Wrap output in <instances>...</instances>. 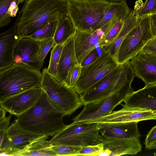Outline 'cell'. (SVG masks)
<instances>
[{
	"label": "cell",
	"mask_w": 156,
	"mask_h": 156,
	"mask_svg": "<svg viewBox=\"0 0 156 156\" xmlns=\"http://www.w3.org/2000/svg\"><path fill=\"white\" fill-rule=\"evenodd\" d=\"M68 0H26L16 21L20 38L68 14Z\"/></svg>",
	"instance_id": "6da1fadb"
},
{
	"label": "cell",
	"mask_w": 156,
	"mask_h": 156,
	"mask_svg": "<svg viewBox=\"0 0 156 156\" xmlns=\"http://www.w3.org/2000/svg\"><path fill=\"white\" fill-rule=\"evenodd\" d=\"M64 116L51 104L43 90L34 105L16 116L15 121L27 131L38 134L53 136L67 126L63 121Z\"/></svg>",
	"instance_id": "7a4b0ae2"
},
{
	"label": "cell",
	"mask_w": 156,
	"mask_h": 156,
	"mask_svg": "<svg viewBox=\"0 0 156 156\" xmlns=\"http://www.w3.org/2000/svg\"><path fill=\"white\" fill-rule=\"evenodd\" d=\"M40 71L23 63L0 70V101L28 90L41 87Z\"/></svg>",
	"instance_id": "3957f363"
},
{
	"label": "cell",
	"mask_w": 156,
	"mask_h": 156,
	"mask_svg": "<svg viewBox=\"0 0 156 156\" xmlns=\"http://www.w3.org/2000/svg\"><path fill=\"white\" fill-rule=\"evenodd\" d=\"M41 87L51 104L64 116H70L83 105L79 95L49 73L47 68L42 71Z\"/></svg>",
	"instance_id": "277c9868"
},
{
	"label": "cell",
	"mask_w": 156,
	"mask_h": 156,
	"mask_svg": "<svg viewBox=\"0 0 156 156\" xmlns=\"http://www.w3.org/2000/svg\"><path fill=\"white\" fill-rule=\"evenodd\" d=\"M135 76L129 61L114 70L80 96L83 105L104 98L128 83Z\"/></svg>",
	"instance_id": "5b68a950"
},
{
	"label": "cell",
	"mask_w": 156,
	"mask_h": 156,
	"mask_svg": "<svg viewBox=\"0 0 156 156\" xmlns=\"http://www.w3.org/2000/svg\"><path fill=\"white\" fill-rule=\"evenodd\" d=\"M109 3L106 0H68V15L77 30L93 32L96 30Z\"/></svg>",
	"instance_id": "8992f818"
},
{
	"label": "cell",
	"mask_w": 156,
	"mask_h": 156,
	"mask_svg": "<svg viewBox=\"0 0 156 156\" xmlns=\"http://www.w3.org/2000/svg\"><path fill=\"white\" fill-rule=\"evenodd\" d=\"M99 123L74 122L57 133L48 141L49 146H85L101 143Z\"/></svg>",
	"instance_id": "52a82bcc"
},
{
	"label": "cell",
	"mask_w": 156,
	"mask_h": 156,
	"mask_svg": "<svg viewBox=\"0 0 156 156\" xmlns=\"http://www.w3.org/2000/svg\"><path fill=\"white\" fill-rule=\"evenodd\" d=\"M153 36L149 15L137 18L134 27L129 32L119 49L116 59L119 64L129 61L141 51Z\"/></svg>",
	"instance_id": "ba28073f"
},
{
	"label": "cell",
	"mask_w": 156,
	"mask_h": 156,
	"mask_svg": "<svg viewBox=\"0 0 156 156\" xmlns=\"http://www.w3.org/2000/svg\"><path fill=\"white\" fill-rule=\"evenodd\" d=\"M131 83H128L108 96L85 105L81 112L72 120L86 122L110 114L133 91Z\"/></svg>",
	"instance_id": "9c48e42d"
},
{
	"label": "cell",
	"mask_w": 156,
	"mask_h": 156,
	"mask_svg": "<svg viewBox=\"0 0 156 156\" xmlns=\"http://www.w3.org/2000/svg\"><path fill=\"white\" fill-rule=\"evenodd\" d=\"M101 49L100 55L95 60L81 67L80 75L73 87L80 96L120 64L108 51Z\"/></svg>",
	"instance_id": "30bf717a"
},
{
	"label": "cell",
	"mask_w": 156,
	"mask_h": 156,
	"mask_svg": "<svg viewBox=\"0 0 156 156\" xmlns=\"http://www.w3.org/2000/svg\"><path fill=\"white\" fill-rule=\"evenodd\" d=\"M43 135L24 129L15 120L9 126L0 144V155L11 156L13 153Z\"/></svg>",
	"instance_id": "8fae6325"
},
{
	"label": "cell",
	"mask_w": 156,
	"mask_h": 156,
	"mask_svg": "<svg viewBox=\"0 0 156 156\" xmlns=\"http://www.w3.org/2000/svg\"><path fill=\"white\" fill-rule=\"evenodd\" d=\"M118 21L117 19L113 20L93 32H83L76 29L74 45L76 55L79 64H80L85 57L96 48V44L98 45L100 39Z\"/></svg>",
	"instance_id": "7c38bea8"
},
{
	"label": "cell",
	"mask_w": 156,
	"mask_h": 156,
	"mask_svg": "<svg viewBox=\"0 0 156 156\" xmlns=\"http://www.w3.org/2000/svg\"><path fill=\"white\" fill-rule=\"evenodd\" d=\"M42 91L41 87L28 90L0 101V106L10 114L17 116L34 105L38 99Z\"/></svg>",
	"instance_id": "4fadbf2b"
},
{
	"label": "cell",
	"mask_w": 156,
	"mask_h": 156,
	"mask_svg": "<svg viewBox=\"0 0 156 156\" xmlns=\"http://www.w3.org/2000/svg\"><path fill=\"white\" fill-rule=\"evenodd\" d=\"M40 41L27 37L21 38L14 51V64H24L40 71L44 62H41L37 57Z\"/></svg>",
	"instance_id": "5bb4252c"
},
{
	"label": "cell",
	"mask_w": 156,
	"mask_h": 156,
	"mask_svg": "<svg viewBox=\"0 0 156 156\" xmlns=\"http://www.w3.org/2000/svg\"><path fill=\"white\" fill-rule=\"evenodd\" d=\"M100 142L103 149L99 156L134 155L140 151L142 145L139 139L106 138L101 135Z\"/></svg>",
	"instance_id": "9a60e30c"
},
{
	"label": "cell",
	"mask_w": 156,
	"mask_h": 156,
	"mask_svg": "<svg viewBox=\"0 0 156 156\" xmlns=\"http://www.w3.org/2000/svg\"><path fill=\"white\" fill-rule=\"evenodd\" d=\"M122 107L107 115L86 122L87 123H113L156 119V111L132 109Z\"/></svg>",
	"instance_id": "2e32d148"
},
{
	"label": "cell",
	"mask_w": 156,
	"mask_h": 156,
	"mask_svg": "<svg viewBox=\"0 0 156 156\" xmlns=\"http://www.w3.org/2000/svg\"><path fill=\"white\" fill-rule=\"evenodd\" d=\"M124 102V104L121 105L126 108L156 111V84L133 91Z\"/></svg>",
	"instance_id": "e0dca14e"
},
{
	"label": "cell",
	"mask_w": 156,
	"mask_h": 156,
	"mask_svg": "<svg viewBox=\"0 0 156 156\" xmlns=\"http://www.w3.org/2000/svg\"><path fill=\"white\" fill-rule=\"evenodd\" d=\"M129 62L135 76L141 79L145 86L156 84V58L141 51Z\"/></svg>",
	"instance_id": "ac0fdd59"
},
{
	"label": "cell",
	"mask_w": 156,
	"mask_h": 156,
	"mask_svg": "<svg viewBox=\"0 0 156 156\" xmlns=\"http://www.w3.org/2000/svg\"><path fill=\"white\" fill-rule=\"evenodd\" d=\"M137 122L100 123L99 133L105 138L140 139Z\"/></svg>",
	"instance_id": "d6986e66"
},
{
	"label": "cell",
	"mask_w": 156,
	"mask_h": 156,
	"mask_svg": "<svg viewBox=\"0 0 156 156\" xmlns=\"http://www.w3.org/2000/svg\"><path fill=\"white\" fill-rule=\"evenodd\" d=\"M20 38L17 32L16 24L0 34V70L14 64L15 48Z\"/></svg>",
	"instance_id": "ffe728a7"
},
{
	"label": "cell",
	"mask_w": 156,
	"mask_h": 156,
	"mask_svg": "<svg viewBox=\"0 0 156 156\" xmlns=\"http://www.w3.org/2000/svg\"><path fill=\"white\" fill-rule=\"evenodd\" d=\"M75 34L64 44L58 68L57 79L64 84L70 68L78 64L74 48Z\"/></svg>",
	"instance_id": "44dd1931"
},
{
	"label": "cell",
	"mask_w": 156,
	"mask_h": 156,
	"mask_svg": "<svg viewBox=\"0 0 156 156\" xmlns=\"http://www.w3.org/2000/svg\"><path fill=\"white\" fill-rule=\"evenodd\" d=\"M48 136L44 135L34 140L22 148L13 153L11 156H57L51 149L47 139Z\"/></svg>",
	"instance_id": "7402d4cb"
},
{
	"label": "cell",
	"mask_w": 156,
	"mask_h": 156,
	"mask_svg": "<svg viewBox=\"0 0 156 156\" xmlns=\"http://www.w3.org/2000/svg\"><path fill=\"white\" fill-rule=\"evenodd\" d=\"M130 12L126 1L110 3L105 9L102 20L97 27L96 30L113 20H124Z\"/></svg>",
	"instance_id": "603a6c76"
},
{
	"label": "cell",
	"mask_w": 156,
	"mask_h": 156,
	"mask_svg": "<svg viewBox=\"0 0 156 156\" xmlns=\"http://www.w3.org/2000/svg\"><path fill=\"white\" fill-rule=\"evenodd\" d=\"M137 20L136 15L131 11L125 19L122 27L115 40L111 44L102 48L108 51L111 55L116 59L119 48L129 32L135 26Z\"/></svg>",
	"instance_id": "cb8c5ba5"
},
{
	"label": "cell",
	"mask_w": 156,
	"mask_h": 156,
	"mask_svg": "<svg viewBox=\"0 0 156 156\" xmlns=\"http://www.w3.org/2000/svg\"><path fill=\"white\" fill-rule=\"evenodd\" d=\"M76 30L68 14L58 20L53 37L54 47L58 44H64L75 34Z\"/></svg>",
	"instance_id": "d4e9b609"
},
{
	"label": "cell",
	"mask_w": 156,
	"mask_h": 156,
	"mask_svg": "<svg viewBox=\"0 0 156 156\" xmlns=\"http://www.w3.org/2000/svg\"><path fill=\"white\" fill-rule=\"evenodd\" d=\"M24 0H0V27L7 25L11 21V17L16 15L18 5Z\"/></svg>",
	"instance_id": "484cf974"
},
{
	"label": "cell",
	"mask_w": 156,
	"mask_h": 156,
	"mask_svg": "<svg viewBox=\"0 0 156 156\" xmlns=\"http://www.w3.org/2000/svg\"><path fill=\"white\" fill-rule=\"evenodd\" d=\"M58 20L50 22L27 37L36 41L53 38Z\"/></svg>",
	"instance_id": "4316f807"
},
{
	"label": "cell",
	"mask_w": 156,
	"mask_h": 156,
	"mask_svg": "<svg viewBox=\"0 0 156 156\" xmlns=\"http://www.w3.org/2000/svg\"><path fill=\"white\" fill-rule=\"evenodd\" d=\"M124 20H120L116 22L100 39L98 44L100 48L102 49L114 42L122 27Z\"/></svg>",
	"instance_id": "83f0119b"
},
{
	"label": "cell",
	"mask_w": 156,
	"mask_h": 156,
	"mask_svg": "<svg viewBox=\"0 0 156 156\" xmlns=\"http://www.w3.org/2000/svg\"><path fill=\"white\" fill-rule=\"evenodd\" d=\"M63 44H58L53 48L51 53L48 72L57 78L58 66L63 48Z\"/></svg>",
	"instance_id": "f1b7e54d"
},
{
	"label": "cell",
	"mask_w": 156,
	"mask_h": 156,
	"mask_svg": "<svg viewBox=\"0 0 156 156\" xmlns=\"http://www.w3.org/2000/svg\"><path fill=\"white\" fill-rule=\"evenodd\" d=\"M82 146L68 145H58L49 146L57 156H76L79 155V153Z\"/></svg>",
	"instance_id": "f546056e"
},
{
	"label": "cell",
	"mask_w": 156,
	"mask_h": 156,
	"mask_svg": "<svg viewBox=\"0 0 156 156\" xmlns=\"http://www.w3.org/2000/svg\"><path fill=\"white\" fill-rule=\"evenodd\" d=\"M133 12L137 18L156 13V0H146L139 9Z\"/></svg>",
	"instance_id": "4dcf8cb0"
},
{
	"label": "cell",
	"mask_w": 156,
	"mask_h": 156,
	"mask_svg": "<svg viewBox=\"0 0 156 156\" xmlns=\"http://www.w3.org/2000/svg\"><path fill=\"white\" fill-rule=\"evenodd\" d=\"M81 69V66L79 64L72 66L68 72L64 84L73 88L80 75Z\"/></svg>",
	"instance_id": "1f68e13d"
},
{
	"label": "cell",
	"mask_w": 156,
	"mask_h": 156,
	"mask_svg": "<svg viewBox=\"0 0 156 156\" xmlns=\"http://www.w3.org/2000/svg\"><path fill=\"white\" fill-rule=\"evenodd\" d=\"M53 38L40 41L39 48L37 53V57L41 62H44V59L50 49L54 47Z\"/></svg>",
	"instance_id": "d6a6232c"
},
{
	"label": "cell",
	"mask_w": 156,
	"mask_h": 156,
	"mask_svg": "<svg viewBox=\"0 0 156 156\" xmlns=\"http://www.w3.org/2000/svg\"><path fill=\"white\" fill-rule=\"evenodd\" d=\"M103 149V144H98L83 146L79 153V155L99 156Z\"/></svg>",
	"instance_id": "836d02e7"
},
{
	"label": "cell",
	"mask_w": 156,
	"mask_h": 156,
	"mask_svg": "<svg viewBox=\"0 0 156 156\" xmlns=\"http://www.w3.org/2000/svg\"><path fill=\"white\" fill-rule=\"evenodd\" d=\"M141 51L156 58V36H154L150 39Z\"/></svg>",
	"instance_id": "e575fe53"
},
{
	"label": "cell",
	"mask_w": 156,
	"mask_h": 156,
	"mask_svg": "<svg viewBox=\"0 0 156 156\" xmlns=\"http://www.w3.org/2000/svg\"><path fill=\"white\" fill-rule=\"evenodd\" d=\"M96 48L92 50L82 61L80 64L81 67L90 64L99 57L100 55L98 54Z\"/></svg>",
	"instance_id": "d590c367"
},
{
	"label": "cell",
	"mask_w": 156,
	"mask_h": 156,
	"mask_svg": "<svg viewBox=\"0 0 156 156\" xmlns=\"http://www.w3.org/2000/svg\"><path fill=\"white\" fill-rule=\"evenodd\" d=\"M156 141V125L153 127L148 132L145 140L144 144L147 149Z\"/></svg>",
	"instance_id": "8d00e7d4"
},
{
	"label": "cell",
	"mask_w": 156,
	"mask_h": 156,
	"mask_svg": "<svg viewBox=\"0 0 156 156\" xmlns=\"http://www.w3.org/2000/svg\"><path fill=\"white\" fill-rule=\"evenodd\" d=\"M12 116L10 114L4 120L0 122V144L2 143L5 133L9 126Z\"/></svg>",
	"instance_id": "74e56055"
},
{
	"label": "cell",
	"mask_w": 156,
	"mask_h": 156,
	"mask_svg": "<svg viewBox=\"0 0 156 156\" xmlns=\"http://www.w3.org/2000/svg\"><path fill=\"white\" fill-rule=\"evenodd\" d=\"M151 29L154 36H156V13L149 15Z\"/></svg>",
	"instance_id": "f35d334b"
},
{
	"label": "cell",
	"mask_w": 156,
	"mask_h": 156,
	"mask_svg": "<svg viewBox=\"0 0 156 156\" xmlns=\"http://www.w3.org/2000/svg\"><path fill=\"white\" fill-rule=\"evenodd\" d=\"M6 111L2 107L0 108V122L4 120L5 118L6 112Z\"/></svg>",
	"instance_id": "ab89813d"
},
{
	"label": "cell",
	"mask_w": 156,
	"mask_h": 156,
	"mask_svg": "<svg viewBox=\"0 0 156 156\" xmlns=\"http://www.w3.org/2000/svg\"><path fill=\"white\" fill-rule=\"evenodd\" d=\"M156 149V141L152 144L147 149L148 150H151L152 149Z\"/></svg>",
	"instance_id": "60d3db41"
},
{
	"label": "cell",
	"mask_w": 156,
	"mask_h": 156,
	"mask_svg": "<svg viewBox=\"0 0 156 156\" xmlns=\"http://www.w3.org/2000/svg\"><path fill=\"white\" fill-rule=\"evenodd\" d=\"M110 3H115L123 1H126V0H108Z\"/></svg>",
	"instance_id": "b9f144b4"
},
{
	"label": "cell",
	"mask_w": 156,
	"mask_h": 156,
	"mask_svg": "<svg viewBox=\"0 0 156 156\" xmlns=\"http://www.w3.org/2000/svg\"><path fill=\"white\" fill-rule=\"evenodd\" d=\"M154 156H156V152H154Z\"/></svg>",
	"instance_id": "7bdbcfd3"
},
{
	"label": "cell",
	"mask_w": 156,
	"mask_h": 156,
	"mask_svg": "<svg viewBox=\"0 0 156 156\" xmlns=\"http://www.w3.org/2000/svg\"></svg>",
	"instance_id": "ee69618b"
}]
</instances>
